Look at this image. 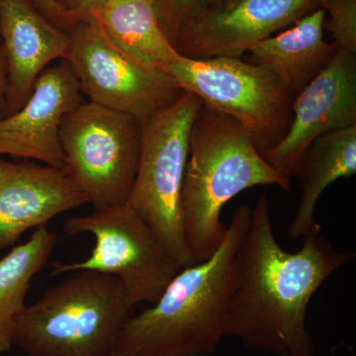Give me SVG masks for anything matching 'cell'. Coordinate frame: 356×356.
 <instances>
[{
    "mask_svg": "<svg viewBox=\"0 0 356 356\" xmlns=\"http://www.w3.org/2000/svg\"><path fill=\"white\" fill-rule=\"evenodd\" d=\"M81 102L83 93L69 63L60 60L51 65L35 81L21 108L0 118V156L64 168L60 126Z\"/></svg>",
    "mask_w": 356,
    "mask_h": 356,
    "instance_id": "12",
    "label": "cell"
},
{
    "mask_svg": "<svg viewBox=\"0 0 356 356\" xmlns=\"http://www.w3.org/2000/svg\"><path fill=\"white\" fill-rule=\"evenodd\" d=\"M166 37L175 46L185 25L214 0H151Z\"/></svg>",
    "mask_w": 356,
    "mask_h": 356,
    "instance_id": "19",
    "label": "cell"
},
{
    "mask_svg": "<svg viewBox=\"0 0 356 356\" xmlns=\"http://www.w3.org/2000/svg\"><path fill=\"white\" fill-rule=\"evenodd\" d=\"M322 0H214L178 35L185 58H242L250 47L317 10Z\"/></svg>",
    "mask_w": 356,
    "mask_h": 356,
    "instance_id": "10",
    "label": "cell"
},
{
    "mask_svg": "<svg viewBox=\"0 0 356 356\" xmlns=\"http://www.w3.org/2000/svg\"><path fill=\"white\" fill-rule=\"evenodd\" d=\"M165 72L182 90L238 121L261 154L275 147L289 130L296 95L269 67L242 58L193 60L180 56Z\"/></svg>",
    "mask_w": 356,
    "mask_h": 356,
    "instance_id": "6",
    "label": "cell"
},
{
    "mask_svg": "<svg viewBox=\"0 0 356 356\" xmlns=\"http://www.w3.org/2000/svg\"><path fill=\"white\" fill-rule=\"evenodd\" d=\"M321 8L331 17L330 30L334 43L356 54V0H322Z\"/></svg>",
    "mask_w": 356,
    "mask_h": 356,
    "instance_id": "20",
    "label": "cell"
},
{
    "mask_svg": "<svg viewBox=\"0 0 356 356\" xmlns=\"http://www.w3.org/2000/svg\"><path fill=\"white\" fill-rule=\"evenodd\" d=\"M57 241V234L47 225L39 227L27 242L0 259V355L13 348L14 325L25 308L32 280L48 266Z\"/></svg>",
    "mask_w": 356,
    "mask_h": 356,
    "instance_id": "18",
    "label": "cell"
},
{
    "mask_svg": "<svg viewBox=\"0 0 356 356\" xmlns=\"http://www.w3.org/2000/svg\"><path fill=\"white\" fill-rule=\"evenodd\" d=\"M355 257L321 235L318 222L302 236L298 252L283 250L274 235L268 199L261 196L250 215L227 337L274 356H317L307 327L309 304L330 276Z\"/></svg>",
    "mask_w": 356,
    "mask_h": 356,
    "instance_id": "1",
    "label": "cell"
},
{
    "mask_svg": "<svg viewBox=\"0 0 356 356\" xmlns=\"http://www.w3.org/2000/svg\"><path fill=\"white\" fill-rule=\"evenodd\" d=\"M88 203L65 168L0 159V252L28 229Z\"/></svg>",
    "mask_w": 356,
    "mask_h": 356,
    "instance_id": "13",
    "label": "cell"
},
{
    "mask_svg": "<svg viewBox=\"0 0 356 356\" xmlns=\"http://www.w3.org/2000/svg\"><path fill=\"white\" fill-rule=\"evenodd\" d=\"M252 209L241 206L209 259L184 267L158 301L134 315L115 343L118 356H212L227 337Z\"/></svg>",
    "mask_w": 356,
    "mask_h": 356,
    "instance_id": "2",
    "label": "cell"
},
{
    "mask_svg": "<svg viewBox=\"0 0 356 356\" xmlns=\"http://www.w3.org/2000/svg\"><path fill=\"white\" fill-rule=\"evenodd\" d=\"M325 19V13L320 7L286 30L250 47L245 62L274 70L298 95L339 51L336 43L324 38Z\"/></svg>",
    "mask_w": 356,
    "mask_h": 356,
    "instance_id": "15",
    "label": "cell"
},
{
    "mask_svg": "<svg viewBox=\"0 0 356 356\" xmlns=\"http://www.w3.org/2000/svg\"><path fill=\"white\" fill-rule=\"evenodd\" d=\"M69 33L65 60L89 102L131 115L142 123L184 92L163 70L121 50L93 16L77 21Z\"/></svg>",
    "mask_w": 356,
    "mask_h": 356,
    "instance_id": "9",
    "label": "cell"
},
{
    "mask_svg": "<svg viewBox=\"0 0 356 356\" xmlns=\"http://www.w3.org/2000/svg\"><path fill=\"white\" fill-rule=\"evenodd\" d=\"M93 17L121 50L165 72L180 54L166 37L151 0H105Z\"/></svg>",
    "mask_w": 356,
    "mask_h": 356,
    "instance_id": "17",
    "label": "cell"
},
{
    "mask_svg": "<svg viewBox=\"0 0 356 356\" xmlns=\"http://www.w3.org/2000/svg\"><path fill=\"white\" fill-rule=\"evenodd\" d=\"M140 122L91 102H81L60 126L65 170L95 211L128 203L140 147Z\"/></svg>",
    "mask_w": 356,
    "mask_h": 356,
    "instance_id": "7",
    "label": "cell"
},
{
    "mask_svg": "<svg viewBox=\"0 0 356 356\" xmlns=\"http://www.w3.org/2000/svg\"><path fill=\"white\" fill-rule=\"evenodd\" d=\"M58 6L76 23L92 16L105 0H55Z\"/></svg>",
    "mask_w": 356,
    "mask_h": 356,
    "instance_id": "21",
    "label": "cell"
},
{
    "mask_svg": "<svg viewBox=\"0 0 356 356\" xmlns=\"http://www.w3.org/2000/svg\"><path fill=\"white\" fill-rule=\"evenodd\" d=\"M356 173V126L334 131L314 140L293 168L301 194L289 235L302 238L318 224L316 206L325 189Z\"/></svg>",
    "mask_w": 356,
    "mask_h": 356,
    "instance_id": "16",
    "label": "cell"
},
{
    "mask_svg": "<svg viewBox=\"0 0 356 356\" xmlns=\"http://www.w3.org/2000/svg\"><path fill=\"white\" fill-rule=\"evenodd\" d=\"M30 1L40 13L43 14L44 17L48 18L51 23L57 25L60 29L70 32V30L76 25V23L58 6L55 0H30Z\"/></svg>",
    "mask_w": 356,
    "mask_h": 356,
    "instance_id": "22",
    "label": "cell"
},
{
    "mask_svg": "<svg viewBox=\"0 0 356 356\" xmlns=\"http://www.w3.org/2000/svg\"><path fill=\"white\" fill-rule=\"evenodd\" d=\"M7 84H8V67L6 51L0 44V118L3 116L4 106H6Z\"/></svg>",
    "mask_w": 356,
    "mask_h": 356,
    "instance_id": "23",
    "label": "cell"
},
{
    "mask_svg": "<svg viewBox=\"0 0 356 356\" xmlns=\"http://www.w3.org/2000/svg\"><path fill=\"white\" fill-rule=\"evenodd\" d=\"M72 273L18 316L13 346L25 355H112L136 305L115 276Z\"/></svg>",
    "mask_w": 356,
    "mask_h": 356,
    "instance_id": "4",
    "label": "cell"
},
{
    "mask_svg": "<svg viewBox=\"0 0 356 356\" xmlns=\"http://www.w3.org/2000/svg\"><path fill=\"white\" fill-rule=\"evenodd\" d=\"M292 122L285 137L262 154L282 177L321 136L356 126V54L339 49L330 64L292 103Z\"/></svg>",
    "mask_w": 356,
    "mask_h": 356,
    "instance_id": "11",
    "label": "cell"
},
{
    "mask_svg": "<svg viewBox=\"0 0 356 356\" xmlns=\"http://www.w3.org/2000/svg\"><path fill=\"white\" fill-rule=\"evenodd\" d=\"M201 105L197 95L184 90L140 123L139 163L128 200L182 268L194 264L185 242L181 195L192 125Z\"/></svg>",
    "mask_w": 356,
    "mask_h": 356,
    "instance_id": "5",
    "label": "cell"
},
{
    "mask_svg": "<svg viewBox=\"0 0 356 356\" xmlns=\"http://www.w3.org/2000/svg\"><path fill=\"white\" fill-rule=\"evenodd\" d=\"M70 42V33L44 17L30 0H0V44L8 67L2 117L21 108L47 67L65 60Z\"/></svg>",
    "mask_w": 356,
    "mask_h": 356,
    "instance_id": "14",
    "label": "cell"
},
{
    "mask_svg": "<svg viewBox=\"0 0 356 356\" xmlns=\"http://www.w3.org/2000/svg\"><path fill=\"white\" fill-rule=\"evenodd\" d=\"M267 185L291 188L238 121L202 102L192 125L181 195L185 242L194 264L209 259L221 243L227 229L222 208L241 192Z\"/></svg>",
    "mask_w": 356,
    "mask_h": 356,
    "instance_id": "3",
    "label": "cell"
},
{
    "mask_svg": "<svg viewBox=\"0 0 356 356\" xmlns=\"http://www.w3.org/2000/svg\"><path fill=\"white\" fill-rule=\"evenodd\" d=\"M64 232L67 236L90 234L95 248L83 261L48 264L51 275L79 270L113 275L121 281L134 305L156 303L182 268L128 203L70 217L64 222Z\"/></svg>",
    "mask_w": 356,
    "mask_h": 356,
    "instance_id": "8",
    "label": "cell"
}]
</instances>
